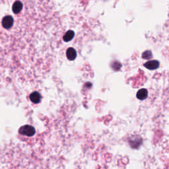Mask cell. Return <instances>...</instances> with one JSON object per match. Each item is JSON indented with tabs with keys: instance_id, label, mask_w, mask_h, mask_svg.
Segmentation results:
<instances>
[{
	"instance_id": "6da1fadb",
	"label": "cell",
	"mask_w": 169,
	"mask_h": 169,
	"mask_svg": "<svg viewBox=\"0 0 169 169\" xmlns=\"http://www.w3.org/2000/svg\"><path fill=\"white\" fill-rule=\"evenodd\" d=\"M19 133L24 136L31 137L34 136L35 133V129L31 126H24L19 129Z\"/></svg>"
},
{
	"instance_id": "7a4b0ae2",
	"label": "cell",
	"mask_w": 169,
	"mask_h": 169,
	"mask_svg": "<svg viewBox=\"0 0 169 169\" xmlns=\"http://www.w3.org/2000/svg\"><path fill=\"white\" fill-rule=\"evenodd\" d=\"M13 18L11 16L7 15L3 18L2 20V25L5 28L9 29L13 26Z\"/></svg>"
},
{
	"instance_id": "3957f363",
	"label": "cell",
	"mask_w": 169,
	"mask_h": 169,
	"mask_svg": "<svg viewBox=\"0 0 169 169\" xmlns=\"http://www.w3.org/2000/svg\"><path fill=\"white\" fill-rule=\"evenodd\" d=\"M144 66L146 68L149 69V70H156V69H157L158 67V66H159V62H158L157 60L148 61L147 62L145 63Z\"/></svg>"
},
{
	"instance_id": "277c9868",
	"label": "cell",
	"mask_w": 169,
	"mask_h": 169,
	"mask_svg": "<svg viewBox=\"0 0 169 169\" xmlns=\"http://www.w3.org/2000/svg\"><path fill=\"white\" fill-rule=\"evenodd\" d=\"M66 55L69 60H74L77 57V52L73 48H70L66 52Z\"/></svg>"
},
{
	"instance_id": "5b68a950",
	"label": "cell",
	"mask_w": 169,
	"mask_h": 169,
	"mask_svg": "<svg viewBox=\"0 0 169 169\" xmlns=\"http://www.w3.org/2000/svg\"><path fill=\"white\" fill-rule=\"evenodd\" d=\"M30 99L32 102L33 103H38L41 100V96L38 92L34 91L33 92H32L30 95Z\"/></svg>"
},
{
	"instance_id": "8992f818",
	"label": "cell",
	"mask_w": 169,
	"mask_h": 169,
	"mask_svg": "<svg viewBox=\"0 0 169 169\" xmlns=\"http://www.w3.org/2000/svg\"><path fill=\"white\" fill-rule=\"evenodd\" d=\"M148 92L146 89H141L137 93V98L139 100H145L147 97Z\"/></svg>"
},
{
	"instance_id": "52a82bcc",
	"label": "cell",
	"mask_w": 169,
	"mask_h": 169,
	"mask_svg": "<svg viewBox=\"0 0 169 169\" xmlns=\"http://www.w3.org/2000/svg\"><path fill=\"white\" fill-rule=\"evenodd\" d=\"M23 8L22 3L19 1H16L13 5V11L14 13H19L21 11V9Z\"/></svg>"
},
{
	"instance_id": "ba28073f",
	"label": "cell",
	"mask_w": 169,
	"mask_h": 169,
	"mask_svg": "<svg viewBox=\"0 0 169 169\" xmlns=\"http://www.w3.org/2000/svg\"><path fill=\"white\" fill-rule=\"evenodd\" d=\"M74 35H75V33L73 31H69L63 36V40L65 42L70 41L73 38Z\"/></svg>"
},
{
	"instance_id": "9c48e42d",
	"label": "cell",
	"mask_w": 169,
	"mask_h": 169,
	"mask_svg": "<svg viewBox=\"0 0 169 169\" xmlns=\"http://www.w3.org/2000/svg\"><path fill=\"white\" fill-rule=\"evenodd\" d=\"M142 58L143 59H146V60H149L150 58H152V53L149 50H147V51H145L143 52V54L142 55Z\"/></svg>"
}]
</instances>
